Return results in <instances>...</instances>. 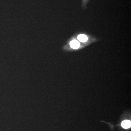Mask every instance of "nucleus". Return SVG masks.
<instances>
[{
	"label": "nucleus",
	"mask_w": 131,
	"mask_h": 131,
	"mask_svg": "<svg viewBox=\"0 0 131 131\" xmlns=\"http://www.w3.org/2000/svg\"><path fill=\"white\" fill-rule=\"evenodd\" d=\"M121 126L124 128L127 129L130 128L131 126V121L126 120L124 121L121 124Z\"/></svg>",
	"instance_id": "f257e3e1"
},
{
	"label": "nucleus",
	"mask_w": 131,
	"mask_h": 131,
	"mask_svg": "<svg viewBox=\"0 0 131 131\" xmlns=\"http://www.w3.org/2000/svg\"><path fill=\"white\" fill-rule=\"evenodd\" d=\"M70 45L71 48L75 49H78L80 46V44L76 40H73L70 42Z\"/></svg>",
	"instance_id": "f03ea898"
},
{
	"label": "nucleus",
	"mask_w": 131,
	"mask_h": 131,
	"mask_svg": "<svg viewBox=\"0 0 131 131\" xmlns=\"http://www.w3.org/2000/svg\"><path fill=\"white\" fill-rule=\"evenodd\" d=\"M77 38L79 40L80 42H86L88 39L87 36L84 34L79 35L78 36Z\"/></svg>",
	"instance_id": "7ed1b4c3"
}]
</instances>
